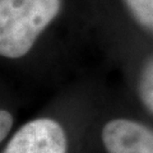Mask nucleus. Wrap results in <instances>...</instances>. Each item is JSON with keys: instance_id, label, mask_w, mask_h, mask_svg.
Here are the masks:
<instances>
[{"instance_id": "20e7f679", "label": "nucleus", "mask_w": 153, "mask_h": 153, "mask_svg": "<svg viewBox=\"0 0 153 153\" xmlns=\"http://www.w3.org/2000/svg\"><path fill=\"white\" fill-rule=\"evenodd\" d=\"M130 13L146 30L153 32V0H124Z\"/></svg>"}, {"instance_id": "7ed1b4c3", "label": "nucleus", "mask_w": 153, "mask_h": 153, "mask_svg": "<svg viewBox=\"0 0 153 153\" xmlns=\"http://www.w3.org/2000/svg\"><path fill=\"white\" fill-rule=\"evenodd\" d=\"M102 140L108 153H153V130L126 119L108 121Z\"/></svg>"}, {"instance_id": "39448f33", "label": "nucleus", "mask_w": 153, "mask_h": 153, "mask_svg": "<svg viewBox=\"0 0 153 153\" xmlns=\"http://www.w3.org/2000/svg\"><path fill=\"white\" fill-rule=\"evenodd\" d=\"M139 96L143 103L153 112V57L144 65L139 78Z\"/></svg>"}, {"instance_id": "f03ea898", "label": "nucleus", "mask_w": 153, "mask_h": 153, "mask_svg": "<svg viewBox=\"0 0 153 153\" xmlns=\"http://www.w3.org/2000/svg\"><path fill=\"white\" fill-rule=\"evenodd\" d=\"M63 128L52 119H36L23 125L9 140L3 153H65Z\"/></svg>"}, {"instance_id": "423d86ee", "label": "nucleus", "mask_w": 153, "mask_h": 153, "mask_svg": "<svg viewBox=\"0 0 153 153\" xmlns=\"http://www.w3.org/2000/svg\"><path fill=\"white\" fill-rule=\"evenodd\" d=\"M12 125H13V116L10 115V112L1 110V112H0V139L1 140H4V138L8 135Z\"/></svg>"}, {"instance_id": "f257e3e1", "label": "nucleus", "mask_w": 153, "mask_h": 153, "mask_svg": "<svg viewBox=\"0 0 153 153\" xmlns=\"http://www.w3.org/2000/svg\"><path fill=\"white\" fill-rule=\"evenodd\" d=\"M60 9V0H0V54L26 55Z\"/></svg>"}]
</instances>
